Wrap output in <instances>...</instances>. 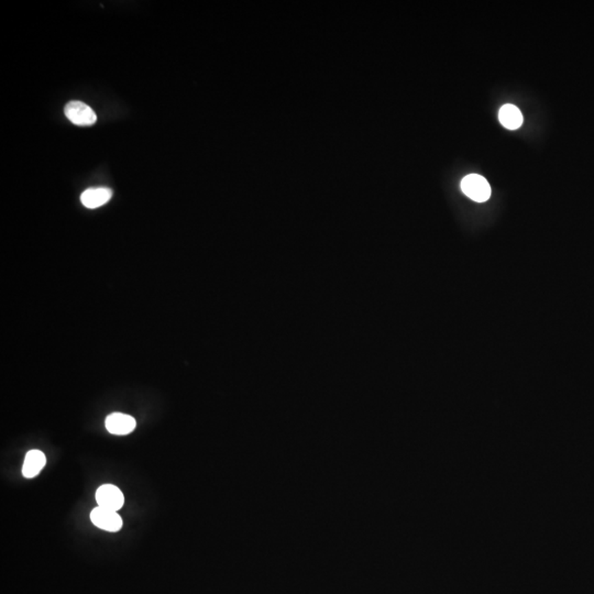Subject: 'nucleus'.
Masks as SVG:
<instances>
[{"label": "nucleus", "instance_id": "1", "mask_svg": "<svg viewBox=\"0 0 594 594\" xmlns=\"http://www.w3.org/2000/svg\"><path fill=\"white\" fill-rule=\"evenodd\" d=\"M461 189L466 196L478 203H484L491 196V187L484 176L470 174L461 182Z\"/></svg>", "mask_w": 594, "mask_h": 594}, {"label": "nucleus", "instance_id": "5", "mask_svg": "<svg viewBox=\"0 0 594 594\" xmlns=\"http://www.w3.org/2000/svg\"><path fill=\"white\" fill-rule=\"evenodd\" d=\"M105 425L107 431L112 435L123 436L134 431L136 422L134 417L127 414L112 413L106 418Z\"/></svg>", "mask_w": 594, "mask_h": 594}, {"label": "nucleus", "instance_id": "6", "mask_svg": "<svg viewBox=\"0 0 594 594\" xmlns=\"http://www.w3.org/2000/svg\"><path fill=\"white\" fill-rule=\"evenodd\" d=\"M112 196V191L107 187L88 189L81 195V202L86 209H94L108 203Z\"/></svg>", "mask_w": 594, "mask_h": 594}, {"label": "nucleus", "instance_id": "3", "mask_svg": "<svg viewBox=\"0 0 594 594\" xmlns=\"http://www.w3.org/2000/svg\"><path fill=\"white\" fill-rule=\"evenodd\" d=\"M96 501L99 508L118 511L125 503L123 492L112 484H104L96 492Z\"/></svg>", "mask_w": 594, "mask_h": 594}, {"label": "nucleus", "instance_id": "2", "mask_svg": "<svg viewBox=\"0 0 594 594\" xmlns=\"http://www.w3.org/2000/svg\"><path fill=\"white\" fill-rule=\"evenodd\" d=\"M64 112L71 123L81 127L93 126L97 120L95 111L88 105L78 100H73L67 104L65 106Z\"/></svg>", "mask_w": 594, "mask_h": 594}, {"label": "nucleus", "instance_id": "7", "mask_svg": "<svg viewBox=\"0 0 594 594\" xmlns=\"http://www.w3.org/2000/svg\"><path fill=\"white\" fill-rule=\"evenodd\" d=\"M45 462H47V458H45V453L40 450H30L25 455V462H23V477L28 479L34 478L45 468Z\"/></svg>", "mask_w": 594, "mask_h": 594}, {"label": "nucleus", "instance_id": "4", "mask_svg": "<svg viewBox=\"0 0 594 594\" xmlns=\"http://www.w3.org/2000/svg\"><path fill=\"white\" fill-rule=\"evenodd\" d=\"M91 521L95 526L107 532H118L123 527V519L119 516V514L99 506L93 510Z\"/></svg>", "mask_w": 594, "mask_h": 594}, {"label": "nucleus", "instance_id": "8", "mask_svg": "<svg viewBox=\"0 0 594 594\" xmlns=\"http://www.w3.org/2000/svg\"><path fill=\"white\" fill-rule=\"evenodd\" d=\"M499 119H500V123L510 130L519 129L523 123L522 112L519 111L517 107L510 105V104L503 106L501 108L500 112H499Z\"/></svg>", "mask_w": 594, "mask_h": 594}]
</instances>
